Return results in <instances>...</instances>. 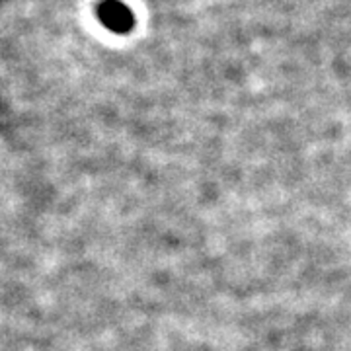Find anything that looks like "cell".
Listing matches in <instances>:
<instances>
[{
  "label": "cell",
  "instance_id": "obj_1",
  "mask_svg": "<svg viewBox=\"0 0 351 351\" xmlns=\"http://www.w3.org/2000/svg\"><path fill=\"white\" fill-rule=\"evenodd\" d=\"M100 20L106 27H110L112 32H117V34H125L135 24L133 14L129 12L127 6H123L117 0H108V2L101 4Z\"/></svg>",
  "mask_w": 351,
  "mask_h": 351
}]
</instances>
